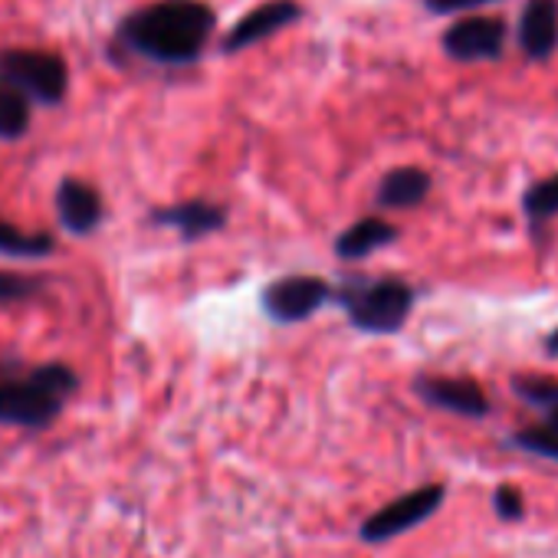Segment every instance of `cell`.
I'll use <instances>...</instances> for the list:
<instances>
[{"label":"cell","mask_w":558,"mask_h":558,"mask_svg":"<svg viewBox=\"0 0 558 558\" xmlns=\"http://www.w3.org/2000/svg\"><path fill=\"white\" fill-rule=\"evenodd\" d=\"M398 236H401V230H398L395 223H388L385 217H375V214H372V217H362V220H355L349 230L339 233V240H336V256L355 263V259H365V256H372V253H378V250L398 243Z\"/></svg>","instance_id":"cell-14"},{"label":"cell","mask_w":558,"mask_h":558,"mask_svg":"<svg viewBox=\"0 0 558 558\" xmlns=\"http://www.w3.org/2000/svg\"><path fill=\"white\" fill-rule=\"evenodd\" d=\"M303 21V4L300 0H263L253 11H246L220 40V50L227 57L246 50V47H256L269 37H276L279 31H287L290 24Z\"/></svg>","instance_id":"cell-8"},{"label":"cell","mask_w":558,"mask_h":558,"mask_svg":"<svg viewBox=\"0 0 558 558\" xmlns=\"http://www.w3.org/2000/svg\"><path fill=\"white\" fill-rule=\"evenodd\" d=\"M493 506H496V515L506 519V522H515L525 512V499H522V493L515 486H499L493 493Z\"/></svg>","instance_id":"cell-21"},{"label":"cell","mask_w":558,"mask_h":558,"mask_svg":"<svg viewBox=\"0 0 558 558\" xmlns=\"http://www.w3.org/2000/svg\"><path fill=\"white\" fill-rule=\"evenodd\" d=\"M0 76L24 89L40 106H63L70 93V66L53 50H4L0 53Z\"/></svg>","instance_id":"cell-4"},{"label":"cell","mask_w":558,"mask_h":558,"mask_svg":"<svg viewBox=\"0 0 558 558\" xmlns=\"http://www.w3.org/2000/svg\"><path fill=\"white\" fill-rule=\"evenodd\" d=\"M44 290L40 276L14 272V269H0V306H14L24 300H34Z\"/></svg>","instance_id":"cell-20"},{"label":"cell","mask_w":558,"mask_h":558,"mask_svg":"<svg viewBox=\"0 0 558 558\" xmlns=\"http://www.w3.org/2000/svg\"><path fill=\"white\" fill-rule=\"evenodd\" d=\"M519 50L532 63H545L558 50V0H529L519 17Z\"/></svg>","instance_id":"cell-12"},{"label":"cell","mask_w":558,"mask_h":558,"mask_svg":"<svg viewBox=\"0 0 558 558\" xmlns=\"http://www.w3.org/2000/svg\"><path fill=\"white\" fill-rule=\"evenodd\" d=\"M506 37H509V24L502 17L470 14L444 31L440 50L457 63H489L502 57Z\"/></svg>","instance_id":"cell-7"},{"label":"cell","mask_w":558,"mask_h":558,"mask_svg":"<svg viewBox=\"0 0 558 558\" xmlns=\"http://www.w3.org/2000/svg\"><path fill=\"white\" fill-rule=\"evenodd\" d=\"M545 352L558 359V329H555V332H548V339H545Z\"/></svg>","instance_id":"cell-23"},{"label":"cell","mask_w":558,"mask_h":558,"mask_svg":"<svg viewBox=\"0 0 558 558\" xmlns=\"http://www.w3.org/2000/svg\"><path fill=\"white\" fill-rule=\"evenodd\" d=\"M76 391L80 375L63 362H47L27 372L0 365V424L44 430L63 414Z\"/></svg>","instance_id":"cell-2"},{"label":"cell","mask_w":558,"mask_h":558,"mask_svg":"<svg viewBox=\"0 0 558 558\" xmlns=\"http://www.w3.org/2000/svg\"><path fill=\"white\" fill-rule=\"evenodd\" d=\"M31 119H34V99L0 76V138L4 142L24 138L31 129Z\"/></svg>","instance_id":"cell-16"},{"label":"cell","mask_w":558,"mask_h":558,"mask_svg":"<svg viewBox=\"0 0 558 558\" xmlns=\"http://www.w3.org/2000/svg\"><path fill=\"white\" fill-rule=\"evenodd\" d=\"M430 194V174L417 165H404V168H391L375 191L378 207L385 210H411L417 204H424Z\"/></svg>","instance_id":"cell-13"},{"label":"cell","mask_w":558,"mask_h":558,"mask_svg":"<svg viewBox=\"0 0 558 558\" xmlns=\"http://www.w3.org/2000/svg\"><path fill=\"white\" fill-rule=\"evenodd\" d=\"M332 300V287L323 276H283L263 287V313L272 323H306L313 313H319Z\"/></svg>","instance_id":"cell-6"},{"label":"cell","mask_w":558,"mask_h":558,"mask_svg":"<svg viewBox=\"0 0 558 558\" xmlns=\"http://www.w3.org/2000/svg\"><path fill=\"white\" fill-rule=\"evenodd\" d=\"M483 4H496V0H424V8L430 14H463V11H476Z\"/></svg>","instance_id":"cell-22"},{"label":"cell","mask_w":558,"mask_h":558,"mask_svg":"<svg viewBox=\"0 0 558 558\" xmlns=\"http://www.w3.org/2000/svg\"><path fill=\"white\" fill-rule=\"evenodd\" d=\"M512 444L525 453H535V457H545V460H555L558 463V427H551L548 421L538 424V427H522L512 434Z\"/></svg>","instance_id":"cell-19"},{"label":"cell","mask_w":558,"mask_h":558,"mask_svg":"<svg viewBox=\"0 0 558 558\" xmlns=\"http://www.w3.org/2000/svg\"><path fill=\"white\" fill-rule=\"evenodd\" d=\"M522 214H525V223L532 230H542L548 220L558 217V171L535 181L525 194H522Z\"/></svg>","instance_id":"cell-17"},{"label":"cell","mask_w":558,"mask_h":558,"mask_svg":"<svg viewBox=\"0 0 558 558\" xmlns=\"http://www.w3.org/2000/svg\"><path fill=\"white\" fill-rule=\"evenodd\" d=\"M512 391H515L522 401L542 408V411H545V421H548L551 427H558V381H551V378H535V375H515V378H512Z\"/></svg>","instance_id":"cell-18"},{"label":"cell","mask_w":558,"mask_h":558,"mask_svg":"<svg viewBox=\"0 0 558 558\" xmlns=\"http://www.w3.org/2000/svg\"><path fill=\"white\" fill-rule=\"evenodd\" d=\"M447 499V489L444 483H427V486H417L411 489L408 496L388 502L385 509H378L375 515H368L359 529L362 542L368 545H381V542H391L395 535H404L411 532L414 525L427 522Z\"/></svg>","instance_id":"cell-5"},{"label":"cell","mask_w":558,"mask_h":558,"mask_svg":"<svg viewBox=\"0 0 558 558\" xmlns=\"http://www.w3.org/2000/svg\"><path fill=\"white\" fill-rule=\"evenodd\" d=\"M339 303L359 332L395 336L411 319L417 293L411 283H404V279L385 276V279H362V283H349L339 293Z\"/></svg>","instance_id":"cell-3"},{"label":"cell","mask_w":558,"mask_h":558,"mask_svg":"<svg viewBox=\"0 0 558 558\" xmlns=\"http://www.w3.org/2000/svg\"><path fill=\"white\" fill-rule=\"evenodd\" d=\"M57 250L53 233L47 230H24L17 223L0 220V256L11 259H47Z\"/></svg>","instance_id":"cell-15"},{"label":"cell","mask_w":558,"mask_h":558,"mask_svg":"<svg viewBox=\"0 0 558 558\" xmlns=\"http://www.w3.org/2000/svg\"><path fill=\"white\" fill-rule=\"evenodd\" d=\"M217 31L207 0H155L119 24V40L142 60L161 66L194 63Z\"/></svg>","instance_id":"cell-1"},{"label":"cell","mask_w":558,"mask_h":558,"mask_svg":"<svg viewBox=\"0 0 558 558\" xmlns=\"http://www.w3.org/2000/svg\"><path fill=\"white\" fill-rule=\"evenodd\" d=\"M57 214L66 233L73 236H89L102 227L106 220V204L99 187H93L83 178H63L57 187Z\"/></svg>","instance_id":"cell-10"},{"label":"cell","mask_w":558,"mask_h":558,"mask_svg":"<svg viewBox=\"0 0 558 558\" xmlns=\"http://www.w3.org/2000/svg\"><path fill=\"white\" fill-rule=\"evenodd\" d=\"M148 220L155 227H171L178 230V236L184 243H194V240H204L217 230H223L227 223V207L223 204H214V201H181V204H168V207H155L148 214Z\"/></svg>","instance_id":"cell-11"},{"label":"cell","mask_w":558,"mask_h":558,"mask_svg":"<svg viewBox=\"0 0 558 558\" xmlns=\"http://www.w3.org/2000/svg\"><path fill=\"white\" fill-rule=\"evenodd\" d=\"M414 391L424 404L460 414V417H486L489 414V398L483 385L473 378H447V375H417Z\"/></svg>","instance_id":"cell-9"}]
</instances>
